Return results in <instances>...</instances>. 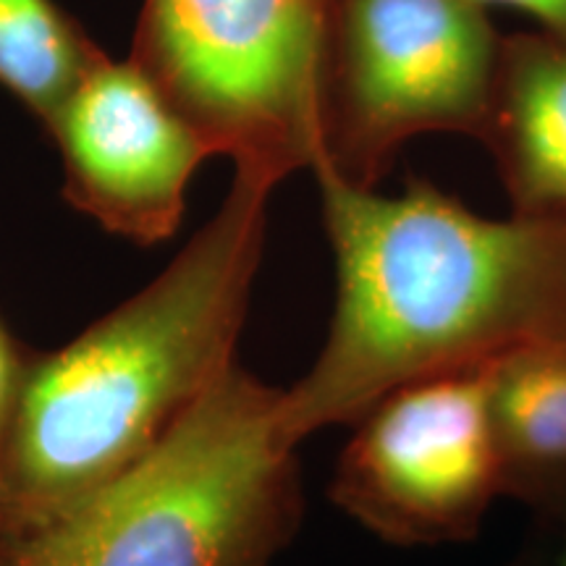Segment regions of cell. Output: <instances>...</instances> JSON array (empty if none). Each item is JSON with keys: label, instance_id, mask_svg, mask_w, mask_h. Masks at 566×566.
<instances>
[{"label": "cell", "instance_id": "cell-1", "mask_svg": "<svg viewBox=\"0 0 566 566\" xmlns=\"http://www.w3.org/2000/svg\"><path fill=\"white\" fill-rule=\"evenodd\" d=\"M310 168L336 304L313 367L281 396L289 441L357 424L405 386L566 342V216L485 218L424 181L378 195L334 147Z\"/></svg>", "mask_w": 566, "mask_h": 566}, {"label": "cell", "instance_id": "cell-2", "mask_svg": "<svg viewBox=\"0 0 566 566\" xmlns=\"http://www.w3.org/2000/svg\"><path fill=\"white\" fill-rule=\"evenodd\" d=\"M281 179L237 166L221 208L158 279L74 342L30 354L0 443V533L53 527L166 441L237 367Z\"/></svg>", "mask_w": 566, "mask_h": 566}, {"label": "cell", "instance_id": "cell-3", "mask_svg": "<svg viewBox=\"0 0 566 566\" xmlns=\"http://www.w3.org/2000/svg\"><path fill=\"white\" fill-rule=\"evenodd\" d=\"M283 388L233 367L122 478L21 541V566H271L302 522Z\"/></svg>", "mask_w": 566, "mask_h": 566}, {"label": "cell", "instance_id": "cell-4", "mask_svg": "<svg viewBox=\"0 0 566 566\" xmlns=\"http://www.w3.org/2000/svg\"><path fill=\"white\" fill-rule=\"evenodd\" d=\"M331 0H147L139 66L237 166L286 176L331 147Z\"/></svg>", "mask_w": 566, "mask_h": 566}, {"label": "cell", "instance_id": "cell-5", "mask_svg": "<svg viewBox=\"0 0 566 566\" xmlns=\"http://www.w3.org/2000/svg\"><path fill=\"white\" fill-rule=\"evenodd\" d=\"M493 370L420 380L373 407L338 457L336 504L388 541L438 543L475 530L506 467Z\"/></svg>", "mask_w": 566, "mask_h": 566}, {"label": "cell", "instance_id": "cell-6", "mask_svg": "<svg viewBox=\"0 0 566 566\" xmlns=\"http://www.w3.org/2000/svg\"><path fill=\"white\" fill-rule=\"evenodd\" d=\"M495 40L472 0H346L344 97L354 147L378 155L485 118Z\"/></svg>", "mask_w": 566, "mask_h": 566}, {"label": "cell", "instance_id": "cell-7", "mask_svg": "<svg viewBox=\"0 0 566 566\" xmlns=\"http://www.w3.org/2000/svg\"><path fill=\"white\" fill-rule=\"evenodd\" d=\"M53 129L74 208L137 244L174 237L189 181L212 147L139 63L103 55Z\"/></svg>", "mask_w": 566, "mask_h": 566}, {"label": "cell", "instance_id": "cell-8", "mask_svg": "<svg viewBox=\"0 0 566 566\" xmlns=\"http://www.w3.org/2000/svg\"><path fill=\"white\" fill-rule=\"evenodd\" d=\"M499 74L514 192L525 212L566 216V42L520 38Z\"/></svg>", "mask_w": 566, "mask_h": 566}, {"label": "cell", "instance_id": "cell-9", "mask_svg": "<svg viewBox=\"0 0 566 566\" xmlns=\"http://www.w3.org/2000/svg\"><path fill=\"white\" fill-rule=\"evenodd\" d=\"M101 59L51 0H0V84L48 126Z\"/></svg>", "mask_w": 566, "mask_h": 566}, {"label": "cell", "instance_id": "cell-10", "mask_svg": "<svg viewBox=\"0 0 566 566\" xmlns=\"http://www.w3.org/2000/svg\"><path fill=\"white\" fill-rule=\"evenodd\" d=\"M493 417L506 457L566 464V354L537 349L495 365Z\"/></svg>", "mask_w": 566, "mask_h": 566}, {"label": "cell", "instance_id": "cell-11", "mask_svg": "<svg viewBox=\"0 0 566 566\" xmlns=\"http://www.w3.org/2000/svg\"><path fill=\"white\" fill-rule=\"evenodd\" d=\"M30 354L21 352V346L13 342V336L0 323V443H3L6 428H9L17 394L24 378V367Z\"/></svg>", "mask_w": 566, "mask_h": 566}, {"label": "cell", "instance_id": "cell-12", "mask_svg": "<svg viewBox=\"0 0 566 566\" xmlns=\"http://www.w3.org/2000/svg\"><path fill=\"white\" fill-rule=\"evenodd\" d=\"M472 3L480 6V9L506 6V9L527 13V17L541 21L554 38L566 42V0H472Z\"/></svg>", "mask_w": 566, "mask_h": 566}, {"label": "cell", "instance_id": "cell-13", "mask_svg": "<svg viewBox=\"0 0 566 566\" xmlns=\"http://www.w3.org/2000/svg\"><path fill=\"white\" fill-rule=\"evenodd\" d=\"M0 566H21V541L0 533Z\"/></svg>", "mask_w": 566, "mask_h": 566}, {"label": "cell", "instance_id": "cell-14", "mask_svg": "<svg viewBox=\"0 0 566 566\" xmlns=\"http://www.w3.org/2000/svg\"><path fill=\"white\" fill-rule=\"evenodd\" d=\"M551 349H556V352H564V354H566V342H564V344H558V346H551Z\"/></svg>", "mask_w": 566, "mask_h": 566}, {"label": "cell", "instance_id": "cell-15", "mask_svg": "<svg viewBox=\"0 0 566 566\" xmlns=\"http://www.w3.org/2000/svg\"><path fill=\"white\" fill-rule=\"evenodd\" d=\"M564 566H566V564H564Z\"/></svg>", "mask_w": 566, "mask_h": 566}]
</instances>
